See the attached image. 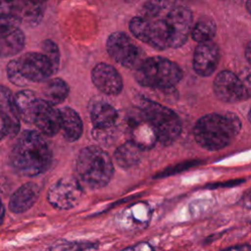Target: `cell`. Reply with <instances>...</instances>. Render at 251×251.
Segmentation results:
<instances>
[{"label":"cell","mask_w":251,"mask_h":251,"mask_svg":"<svg viewBox=\"0 0 251 251\" xmlns=\"http://www.w3.org/2000/svg\"><path fill=\"white\" fill-rule=\"evenodd\" d=\"M189 8L171 1L145 2L128 27L141 42L157 50L182 46L192 30Z\"/></svg>","instance_id":"obj_1"},{"label":"cell","mask_w":251,"mask_h":251,"mask_svg":"<svg viewBox=\"0 0 251 251\" xmlns=\"http://www.w3.org/2000/svg\"><path fill=\"white\" fill-rule=\"evenodd\" d=\"M52 151L43 136L35 131L24 130L10 153V165L22 176L31 177L46 172L52 164Z\"/></svg>","instance_id":"obj_2"},{"label":"cell","mask_w":251,"mask_h":251,"mask_svg":"<svg viewBox=\"0 0 251 251\" xmlns=\"http://www.w3.org/2000/svg\"><path fill=\"white\" fill-rule=\"evenodd\" d=\"M241 128L239 118L233 113H212L201 117L193 127L195 141L207 150L226 147Z\"/></svg>","instance_id":"obj_3"},{"label":"cell","mask_w":251,"mask_h":251,"mask_svg":"<svg viewBox=\"0 0 251 251\" xmlns=\"http://www.w3.org/2000/svg\"><path fill=\"white\" fill-rule=\"evenodd\" d=\"M78 181L88 188L98 189L107 185L114 174L110 155L98 146H86L80 150L75 162Z\"/></svg>","instance_id":"obj_4"},{"label":"cell","mask_w":251,"mask_h":251,"mask_svg":"<svg viewBox=\"0 0 251 251\" xmlns=\"http://www.w3.org/2000/svg\"><path fill=\"white\" fill-rule=\"evenodd\" d=\"M56 72L50 60L39 52H26L7 65V76L11 83L18 86L48 81Z\"/></svg>","instance_id":"obj_5"},{"label":"cell","mask_w":251,"mask_h":251,"mask_svg":"<svg viewBox=\"0 0 251 251\" xmlns=\"http://www.w3.org/2000/svg\"><path fill=\"white\" fill-rule=\"evenodd\" d=\"M135 80L144 87L155 89L172 88L182 78L179 66L163 57H149L134 73Z\"/></svg>","instance_id":"obj_6"},{"label":"cell","mask_w":251,"mask_h":251,"mask_svg":"<svg viewBox=\"0 0 251 251\" xmlns=\"http://www.w3.org/2000/svg\"><path fill=\"white\" fill-rule=\"evenodd\" d=\"M139 109L153 126L161 144L167 146L176 140L181 131V123L173 110L144 97H141Z\"/></svg>","instance_id":"obj_7"},{"label":"cell","mask_w":251,"mask_h":251,"mask_svg":"<svg viewBox=\"0 0 251 251\" xmlns=\"http://www.w3.org/2000/svg\"><path fill=\"white\" fill-rule=\"evenodd\" d=\"M106 49L115 62L134 71L146 59L144 51L123 31H115L108 36Z\"/></svg>","instance_id":"obj_8"},{"label":"cell","mask_w":251,"mask_h":251,"mask_svg":"<svg viewBox=\"0 0 251 251\" xmlns=\"http://www.w3.org/2000/svg\"><path fill=\"white\" fill-rule=\"evenodd\" d=\"M82 195L83 190L78 179L73 176H65L49 188L47 200L57 209L69 210L80 202Z\"/></svg>","instance_id":"obj_9"},{"label":"cell","mask_w":251,"mask_h":251,"mask_svg":"<svg viewBox=\"0 0 251 251\" xmlns=\"http://www.w3.org/2000/svg\"><path fill=\"white\" fill-rule=\"evenodd\" d=\"M45 5L43 3H32L27 1H3L0 8V16L8 17L20 25L22 24L34 27L42 21Z\"/></svg>","instance_id":"obj_10"},{"label":"cell","mask_w":251,"mask_h":251,"mask_svg":"<svg viewBox=\"0 0 251 251\" xmlns=\"http://www.w3.org/2000/svg\"><path fill=\"white\" fill-rule=\"evenodd\" d=\"M90 119L93 126V136L99 140L110 138L116 126L119 114L116 108L105 100L94 101L90 107Z\"/></svg>","instance_id":"obj_11"},{"label":"cell","mask_w":251,"mask_h":251,"mask_svg":"<svg viewBox=\"0 0 251 251\" xmlns=\"http://www.w3.org/2000/svg\"><path fill=\"white\" fill-rule=\"evenodd\" d=\"M1 139L13 138L20 131V113L15 102V96L6 86H1L0 92Z\"/></svg>","instance_id":"obj_12"},{"label":"cell","mask_w":251,"mask_h":251,"mask_svg":"<svg viewBox=\"0 0 251 251\" xmlns=\"http://www.w3.org/2000/svg\"><path fill=\"white\" fill-rule=\"evenodd\" d=\"M127 135L129 138L128 141L135 144L141 150L152 148L158 141L153 126L140 109H138L136 114H133L127 119Z\"/></svg>","instance_id":"obj_13"},{"label":"cell","mask_w":251,"mask_h":251,"mask_svg":"<svg viewBox=\"0 0 251 251\" xmlns=\"http://www.w3.org/2000/svg\"><path fill=\"white\" fill-rule=\"evenodd\" d=\"M31 124L36 126L40 133L49 137L54 136L61 130V112L43 99H38L32 114Z\"/></svg>","instance_id":"obj_14"},{"label":"cell","mask_w":251,"mask_h":251,"mask_svg":"<svg viewBox=\"0 0 251 251\" xmlns=\"http://www.w3.org/2000/svg\"><path fill=\"white\" fill-rule=\"evenodd\" d=\"M213 89L216 96L226 103L245 100L244 91L238 75L230 71L220 72L214 79Z\"/></svg>","instance_id":"obj_15"},{"label":"cell","mask_w":251,"mask_h":251,"mask_svg":"<svg viewBox=\"0 0 251 251\" xmlns=\"http://www.w3.org/2000/svg\"><path fill=\"white\" fill-rule=\"evenodd\" d=\"M94 86L104 94L118 95L123 89V79L119 72L106 63L97 64L91 71Z\"/></svg>","instance_id":"obj_16"},{"label":"cell","mask_w":251,"mask_h":251,"mask_svg":"<svg viewBox=\"0 0 251 251\" xmlns=\"http://www.w3.org/2000/svg\"><path fill=\"white\" fill-rule=\"evenodd\" d=\"M220 59L219 48L213 41L199 43L193 53L192 66L200 76H209L217 69Z\"/></svg>","instance_id":"obj_17"},{"label":"cell","mask_w":251,"mask_h":251,"mask_svg":"<svg viewBox=\"0 0 251 251\" xmlns=\"http://www.w3.org/2000/svg\"><path fill=\"white\" fill-rule=\"evenodd\" d=\"M25 34L16 25H0V53L2 57H12L25 47Z\"/></svg>","instance_id":"obj_18"},{"label":"cell","mask_w":251,"mask_h":251,"mask_svg":"<svg viewBox=\"0 0 251 251\" xmlns=\"http://www.w3.org/2000/svg\"><path fill=\"white\" fill-rule=\"evenodd\" d=\"M40 189L34 182H26L21 185L11 196L9 209L13 213H23L33 206L38 199Z\"/></svg>","instance_id":"obj_19"},{"label":"cell","mask_w":251,"mask_h":251,"mask_svg":"<svg viewBox=\"0 0 251 251\" xmlns=\"http://www.w3.org/2000/svg\"><path fill=\"white\" fill-rule=\"evenodd\" d=\"M60 112L62 118L61 130L63 132V136L67 141L75 142L82 134V121L78 113L70 107H64Z\"/></svg>","instance_id":"obj_20"},{"label":"cell","mask_w":251,"mask_h":251,"mask_svg":"<svg viewBox=\"0 0 251 251\" xmlns=\"http://www.w3.org/2000/svg\"><path fill=\"white\" fill-rule=\"evenodd\" d=\"M70 92V87L68 83L60 78H50L46 81L42 89V99L47 103L55 106L61 104L68 97Z\"/></svg>","instance_id":"obj_21"},{"label":"cell","mask_w":251,"mask_h":251,"mask_svg":"<svg viewBox=\"0 0 251 251\" xmlns=\"http://www.w3.org/2000/svg\"><path fill=\"white\" fill-rule=\"evenodd\" d=\"M114 159L117 165L122 169H130L136 166L141 159V149L130 141L120 145L115 153Z\"/></svg>","instance_id":"obj_22"},{"label":"cell","mask_w":251,"mask_h":251,"mask_svg":"<svg viewBox=\"0 0 251 251\" xmlns=\"http://www.w3.org/2000/svg\"><path fill=\"white\" fill-rule=\"evenodd\" d=\"M15 102L18 107L21 118L25 122L31 124V118L38 98L34 92L29 89H24L17 92L15 95Z\"/></svg>","instance_id":"obj_23"},{"label":"cell","mask_w":251,"mask_h":251,"mask_svg":"<svg viewBox=\"0 0 251 251\" xmlns=\"http://www.w3.org/2000/svg\"><path fill=\"white\" fill-rule=\"evenodd\" d=\"M217 30L216 23L209 17L200 18L193 25L191 30V37L194 41L199 43L212 41Z\"/></svg>","instance_id":"obj_24"},{"label":"cell","mask_w":251,"mask_h":251,"mask_svg":"<svg viewBox=\"0 0 251 251\" xmlns=\"http://www.w3.org/2000/svg\"><path fill=\"white\" fill-rule=\"evenodd\" d=\"M41 50L57 71L60 65V51L57 44L51 39H44L41 43Z\"/></svg>","instance_id":"obj_25"},{"label":"cell","mask_w":251,"mask_h":251,"mask_svg":"<svg viewBox=\"0 0 251 251\" xmlns=\"http://www.w3.org/2000/svg\"><path fill=\"white\" fill-rule=\"evenodd\" d=\"M243 87L244 91V98L250 99L251 98V69L250 68H244L240 73L237 74Z\"/></svg>","instance_id":"obj_26"},{"label":"cell","mask_w":251,"mask_h":251,"mask_svg":"<svg viewBox=\"0 0 251 251\" xmlns=\"http://www.w3.org/2000/svg\"><path fill=\"white\" fill-rule=\"evenodd\" d=\"M80 245L75 242L70 241H59L51 246L50 251H79Z\"/></svg>","instance_id":"obj_27"},{"label":"cell","mask_w":251,"mask_h":251,"mask_svg":"<svg viewBox=\"0 0 251 251\" xmlns=\"http://www.w3.org/2000/svg\"><path fill=\"white\" fill-rule=\"evenodd\" d=\"M124 251H153V248L147 242H140L134 246L125 249Z\"/></svg>","instance_id":"obj_28"},{"label":"cell","mask_w":251,"mask_h":251,"mask_svg":"<svg viewBox=\"0 0 251 251\" xmlns=\"http://www.w3.org/2000/svg\"><path fill=\"white\" fill-rule=\"evenodd\" d=\"M223 251H251L249 246H237V247H229Z\"/></svg>","instance_id":"obj_29"},{"label":"cell","mask_w":251,"mask_h":251,"mask_svg":"<svg viewBox=\"0 0 251 251\" xmlns=\"http://www.w3.org/2000/svg\"><path fill=\"white\" fill-rule=\"evenodd\" d=\"M245 57H246V60L251 65V41H249L245 47Z\"/></svg>","instance_id":"obj_30"},{"label":"cell","mask_w":251,"mask_h":251,"mask_svg":"<svg viewBox=\"0 0 251 251\" xmlns=\"http://www.w3.org/2000/svg\"><path fill=\"white\" fill-rule=\"evenodd\" d=\"M244 204L246 207H251V194H249L248 196H246Z\"/></svg>","instance_id":"obj_31"},{"label":"cell","mask_w":251,"mask_h":251,"mask_svg":"<svg viewBox=\"0 0 251 251\" xmlns=\"http://www.w3.org/2000/svg\"><path fill=\"white\" fill-rule=\"evenodd\" d=\"M245 5H246V9H247V11H248V12H249V14L251 15V0H250V1H247Z\"/></svg>","instance_id":"obj_32"},{"label":"cell","mask_w":251,"mask_h":251,"mask_svg":"<svg viewBox=\"0 0 251 251\" xmlns=\"http://www.w3.org/2000/svg\"><path fill=\"white\" fill-rule=\"evenodd\" d=\"M248 120H249V122L251 123V109L249 110V113H248Z\"/></svg>","instance_id":"obj_33"}]
</instances>
